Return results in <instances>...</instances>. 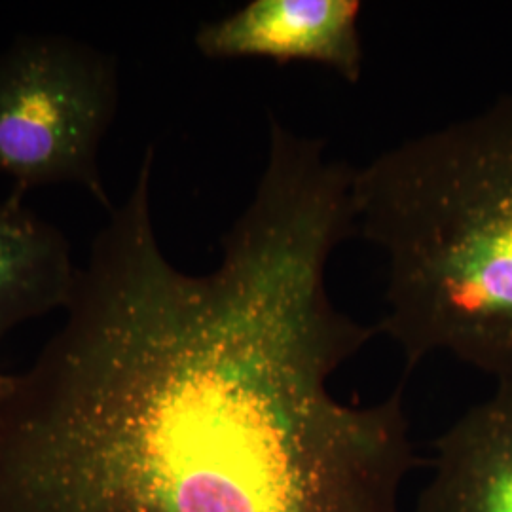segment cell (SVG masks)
Returning a JSON list of instances; mask_svg holds the SVG:
<instances>
[{"mask_svg": "<svg viewBox=\"0 0 512 512\" xmlns=\"http://www.w3.org/2000/svg\"><path fill=\"white\" fill-rule=\"evenodd\" d=\"M353 236L348 181L275 156L219 268L186 274L139 173L0 401V512H403L404 382L366 406L330 389L378 334L327 289Z\"/></svg>", "mask_w": 512, "mask_h": 512, "instance_id": "cell-1", "label": "cell"}, {"mask_svg": "<svg viewBox=\"0 0 512 512\" xmlns=\"http://www.w3.org/2000/svg\"><path fill=\"white\" fill-rule=\"evenodd\" d=\"M118 101L114 55L59 33L16 38L0 54V175L21 196L78 184L112 213L99 150Z\"/></svg>", "mask_w": 512, "mask_h": 512, "instance_id": "cell-3", "label": "cell"}, {"mask_svg": "<svg viewBox=\"0 0 512 512\" xmlns=\"http://www.w3.org/2000/svg\"><path fill=\"white\" fill-rule=\"evenodd\" d=\"M12 378H14V374H0V401L6 397V393L12 385Z\"/></svg>", "mask_w": 512, "mask_h": 512, "instance_id": "cell-7", "label": "cell"}, {"mask_svg": "<svg viewBox=\"0 0 512 512\" xmlns=\"http://www.w3.org/2000/svg\"><path fill=\"white\" fill-rule=\"evenodd\" d=\"M355 234L387 256L376 325L406 376L448 353L512 382V95L353 167Z\"/></svg>", "mask_w": 512, "mask_h": 512, "instance_id": "cell-2", "label": "cell"}, {"mask_svg": "<svg viewBox=\"0 0 512 512\" xmlns=\"http://www.w3.org/2000/svg\"><path fill=\"white\" fill-rule=\"evenodd\" d=\"M361 14L359 0H251L203 23L194 42L209 59L315 63L357 84L365 67Z\"/></svg>", "mask_w": 512, "mask_h": 512, "instance_id": "cell-4", "label": "cell"}, {"mask_svg": "<svg viewBox=\"0 0 512 512\" xmlns=\"http://www.w3.org/2000/svg\"><path fill=\"white\" fill-rule=\"evenodd\" d=\"M18 192L0 202V342L12 330L73 302L80 268L71 245Z\"/></svg>", "mask_w": 512, "mask_h": 512, "instance_id": "cell-6", "label": "cell"}, {"mask_svg": "<svg viewBox=\"0 0 512 512\" xmlns=\"http://www.w3.org/2000/svg\"><path fill=\"white\" fill-rule=\"evenodd\" d=\"M431 463L416 512H512V382L454 421Z\"/></svg>", "mask_w": 512, "mask_h": 512, "instance_id": "cell-5", "label": "cell"}]
</instances>
